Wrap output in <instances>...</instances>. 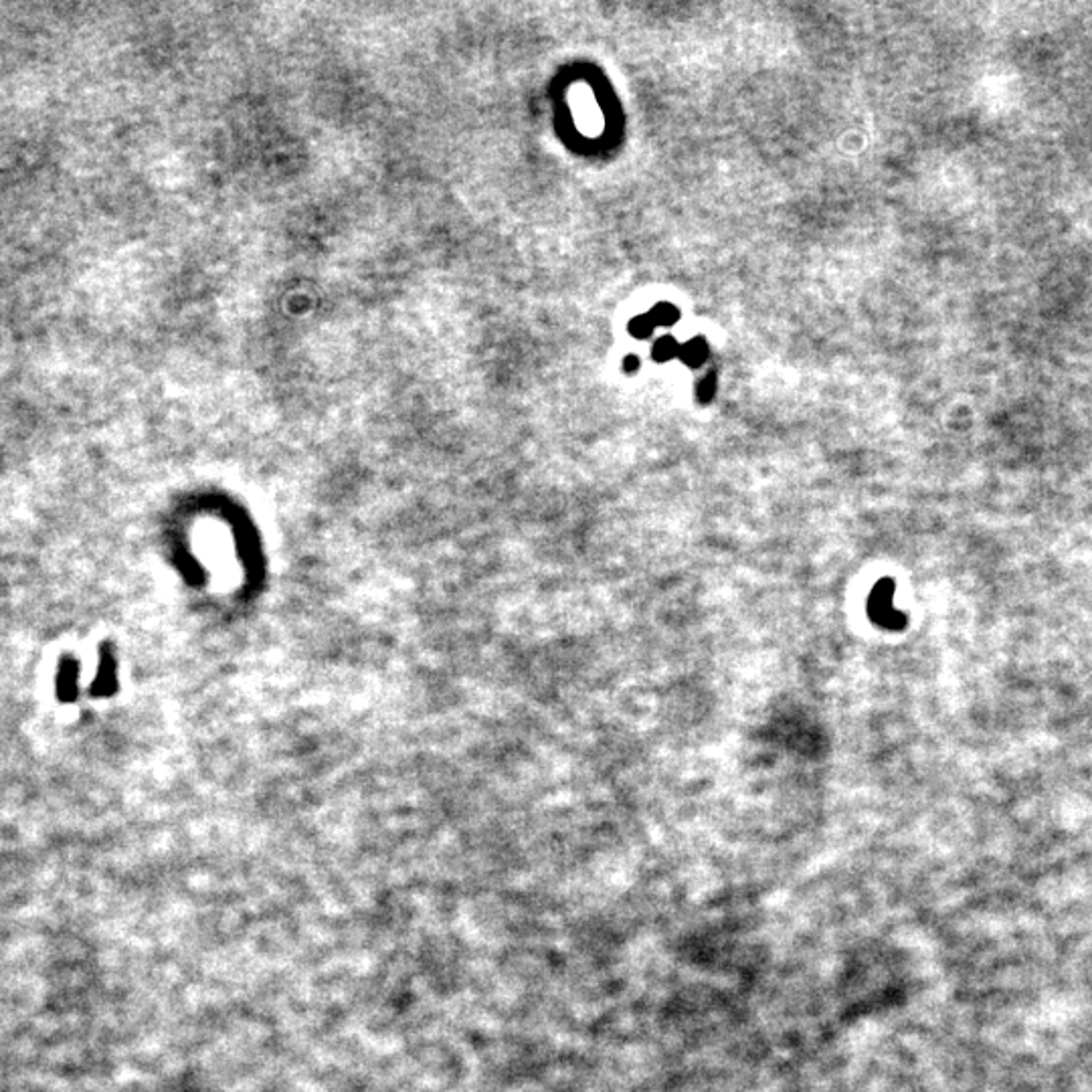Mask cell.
Masks as SVG:
<instances>
[{
	"label": "cell",
	"instance_id": "obj_1",
	"mask_svg": "<svg viewBox=\"0 0 1092 1092\" xmlns=\"http://www.w3.org/2000/svg\"><path fill=\"white\" fill-rule=\"evenodd\" d=\"M892 599L894 585L890 581H880L870 595V615L887 629H898L905 623V615L894 607Z\"/></svg>",
	"mask_w": 1092,
	"mask_h": 1092
}]
</instances>
